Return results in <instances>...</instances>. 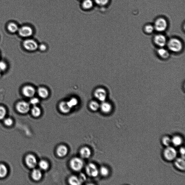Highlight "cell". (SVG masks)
I'll return each mask as SVG.
<instances>
[{
	"label": "cell",
	"instance_id": "cell-39",
	"mask_svg": "<svg viewBox=\"0 0 185 185\" xmlns=\"http://www.w3.org/2000/svg\"><path fill=\"white\" fill-rule=\"evenodd\" d=\"M39 48L40 50L43 51H46L47 49V47L44 44H41L40 45Z\"/></svg>",
	"mask_w": 185,
	"mask_h": 185
},
{
	"label": "cell",
	"instance_id": "cell-25",
	"mask_svg": "<svg viewBox=\"0 0 185 185\" xmlns=\"http://www.w3.org/2000/svg\"><path fill=\"white\" fill-rule=\"evenodd\" d=\"M8 173L7 168L3 164H0V178L6 177Z\"/></svg>",
	"mask_w": 185,
	"mask_h": 185
},
{
	"label": "cell",
	"instance_id": "cell-35",
	"mask_svg": "<svg viewBox=\"0 0 185 185\" xmlns=\"http://www.w3.org/2000/svg\"><path fill=\"white\" fill-rule=\"evenodd\" d=\"M95 2L99 6H104L108 3L109 0H94Z\"/></svg>",
	"mask_w": 185,
	"mask_h": 185
},
{
	"label": "cell",
	"instance_id": "cell-23",
	"mask_svg": "<svg viewBox=\"0 0 185 185\" xmlns=\"http://www.w3.org/2000/svg\"><path fill=\"white\" fill-rule=\"evenodd\" d=\"M7 28L8 31L12 33H15L18 31L19 28L16 23H10L8 24Z\"/></svg>",
	"mask_w": 185,
	"mask_h": 185
},
{
	"label": "cell",
	"instance_id": "cell-19",
	"mask_svg": "<svg viewBox=\"0 0 185 185\" xmlns=\"http://www.w3.org/2000/svg\"><path fill=\"white\" fill-rule=\"evenodd\" d=\"M43 175L41 171L37 169H35L33 170L32 173V177L34 180L38 181L41 180Z\"/></svg>",
	"mask_w": 185,
	"mask_h": 185
},
{
	"label": "cell",
	"instance_id": "cell-28",
	"mask_svg": "<svg viewBox=\"0 0 185 185\" xmlns=\"http://www.w3.org/2000/svg\"><path fill=\"white\" fill-rule=\"evenodd\" d=\"M67 105L70 109L73 108L76 106L78 103V101L75 98H72L67 102Z\"/></svg>",
	"mask_w": 185,
	"mask_h": 185
},
{
	"label": "cell",
	"instance_id": "cell-33",
	"mask_svg": "<svg viewBox=\"0 0 185 185\" xmlns=\"http://www.w3.org/2000/svg\"><path fill=\"white\" fill-rule=\"evenodd\" d=\"M154 28L153 26L150 25H148L145 27V31L148 34L152 33L153 32Z\"/></svg>",
	"mask_w": 185,
	"mask_h": 185
},
{
	"label": "cell",
	"instance_id": "cell-27",
	"mask_svg": "<svg viewBox=\"0 0 185 185\" xmlns=\"http://www.w3.org/2000/svg\"><path fill=\"white\" fill-rule=\"evenodd\" d=\"M39 166L42 170H46L49 168V165L47 161L45 160H42L39 163Z\"/></svg>",
	"mask_w": 185,
	"mask_h": 185
},
{
	"label": "cell",
	"instance_id": "cell-22",
	"mask_svg": "<svg viewBox=\"0 0 185 185\" xmlns=\"http://www.w3.org/2000/svg\"><path fill=\"white\" fill-rule=\"evenodd\" d=\"M32 115L35 117H38L41 115V109L37 106H34L31 110Z\"/></svg>",
	"mask_w": 185,
	"mask_h": 185
},
{
	"label": "cell",
	"instance_id": "cell-29",
	"mask_svg": "<svg viewBox=\"0 0 185 185\" xmlns=\"http://www.w3.org/2000/svg\"><path fill=\"white\" fill-rule=\"evenodd\" d=\"M90 107L91 110L95 112L98 110L100 108V105L98 102L95 101H92L90 104Z\"/></svg>",
	"mask_w": 185,
	"mask_h": 185
},
{
	"label": "cell",
	"instance_id": "cell-34",
	"mask_svg": "<svg viewBox=\"0 0 185 185\" xmlns=\"http://www.w3.org/2000/svg\"><path fill=\"white\" fill-rule=\"evenodd\" d=\"M171 142V140L169 137H167V136H165V137H163L162 139V142L164 145L168 147V146H169Z\"/></svg>",
	"mask_w": 185,
	"mask_h": 185
},
{
	"label": "cell",
	"instance_id": "cell-12",
	"mask_svg": "<svg viewBox=\"0 0 185 185\" xmlns=\"http://www.w3.org/2000/svg\"><path fill=\"white\" fill-rule=\"evenodd\" d=\"M25 161L28 167L31 169L36 167L37 164L36 158L32 154H29L27 156Z\"/></svg>",
	"mask_w": 185,
	"mask_h": 185
},
{
	"label": "cell",
	"instance_id": "cell-17",
	"mask_svg": "<svg viewBox=\"0 0 185 185\" xmlns=\"http://www.w3.org/2000/svg\"><path fill=\"white\" fill-rule=\"evenodd\" d=\"M37 93L38 95L42 98H46L49 95L48 91L45 87H39L38 89Z\"/></svg>",
	"mask_w": 185,
	"mask_h": 185
},
{
	"label": "cell",
	"instance_id": "cell-18",
	"mask_svg": "<svg viewBox=\"0 0 185 185\" xmlns=\"http://www.w3.org/2000/svg\"><path fill=\"white\" fill-rule=\"evenodd\" d=\"M157 53L159 56L163 59H167L170 57V53L167 50L161 48L157 50Z\"/></svg>",
	"mask_w": 185,
	"mask_h": 185
},
{
	"label": "cell",
	"instance_id": "cell-11",
	"mask_svg": "<svg viewBox=\"0 0 185 185\" xmlns=\"http://www.w3.org/2000/svg\"><path fill=\"white\" fill-rule=\"evenodd\" d=\"M154 42L157 46L163 48L167 43V40L165 36L159 34L155 36Z\"/></svg>",
	"mask_w": 185,
	"mask_h": 185
},
{
	"label": "cell",
	"instance_id": "cell-24",
	"mask_svg": "<svg viewBox=\"0 0 185 185\" xmlns=\"http://www.w3.org/2000/svg\"><path fill=\"white\" fill-rule=\"evenodd\" d=\"M93 6V3L92 0H84L82 3V7L85 9H91Z\"/></svg>",
	"mask_w": 185,
	"mask_h": 185
},
{
	"label": "cell",
	"instance_id": "cell-32",
	"mask_svg": "<svg viewBox=\"0 0 185 185\" xmlns=\"http://www.w3.org/2000/svg\"><path fill=\"white\" fill-rule=\"evenodd\" d=\"M100 172L101 174L104 176H107L109 174L108 169L107 167H105V166H102V167L101 168Z\"/></svg>",
	"mask_w": 185,
	"mask_h": 185
},
{
	"label": "cell",
	"instance_id": "cell-38",
	"mask_svg": "<svg viewBox=\"0 0 185 185\" xmlns=\"http://www.w3.org/2000/svg\"><path fill=\"white\" fill-rule=\"evenodd\" d=\"M78 178L81 183L84 182L87 179L86 176L83 173H81Z\"/></svg>",
	"mask_w": 185,
	"mask_h": 185
},
{
	"label": "cell",
	"instance_id": "cell-30",
	"mask_svg": "<svg viewBox=\"0 0 185 185\" xmlns=\"http://www.w3.org/2000/svg\"><path fill=\"white\" fill-rule=\"evenodd\" d=\"M7 68V65L5 62L0 61V74L4 72Z\"/></svg>",
	"mask_w": 185,
	"mask_h": 185
},
{
	"label": "cell",
	"instance_id": "cell-14",
	"mask_svg": "<svg viewBox=\"0 0 185 185\" xmlns=\"http://www.w3.org/2000/svg\"><path fill=\"white\" fill-rule=\"evenodd\" d=\"M80 156L83 159H88L91 155L92 152L90 149L87 147L82 148L80 151Z\"/></svg>",
	"mask_w": 185,
	"mask_h": 185
},
{
	"label": "cell",
	"instance_id": "cell-5",
	"mask_svg": "<svg viewBox=\"0 0 185 185\" xmlns=\"http://www.w3.org/2000/svg\"><path fill=\"white\" fill-rule=\"evenodd\" d=\"M23 46L25 49L30 51H35L38 48L37 43L34 40L32 39L25 40L23 43Z\"/></svg>",
	"mask_w": 185,
	"mask_h": 185
},
{
	"label": "cell",
	"instance_id": "cell-37",
	"mask_svg": "<svg viewBox=\"0 0 185 185\" xmlns=\"http://www.w3.org/2000/svg\"><path fill=\"white\" fill-rule=\"evenodd\" d=\"M4 122L6 126H10L12 125L13 121L11 118H8L5 119Z\"/></svg>",
	"mask_w": 185,
	"mask_h": 185
},
{
	"label": "cell",
	"instance_id": "cell-31",
	"mask_svg": "<svg viewBox=\"0 0 185 185\" xmlns=\"http://www.w3.org/2000/svg\"><path fill=\"white\" fill-rule=\"evenodd\" d=\"M6 110L5 108L2 106H0V120H2L5 117Z\"/></svg>",
	"mask_w": 185,
	"mask_h": 185
},
{
	"label": "cell",
	"instance_id": "cell-9",
	"mask_svg": "<svg viewBox=\"0 0 185 185\" xmlns=\"http://www.w3.org/2000/svg\"><path fill=\"white\" fill-rule=\"evenodd\" d=\"M94 95L97 100L103 102L105 101L107 98V93L105 89L99 88L95 91Z\"/></svg>",
	"mask_w": 185,
	"mask_h": 185
},
{
	"label": "cell",
	"instance_id": "cell-7",
	"mask_svg": "<svg viewBox=\"0 0 185 185\" xmlns=\"http://www.w3.org/2000/svg\"><path fill=\"white\" fill-rule=\"evenodd\" d=\"M86 172L90 177H95L98 175L99 171L96 166L93 163H90L86 167Z\"/></svg>",
	"mask_w": 185,
	"mask_h": 185
},
{
	"label": "cell",
	"instance_id": "cell-3",
	"mask_svg": "<svg viewBox=\"0 0 185 185\" xmlns=\"http://www.w3.org/2000/svg\"><path fill=\"white\" fill-rule=\"evenodd\" d=\"M167 27V23L164 18H160L156 20L154 23V29L158 32H162L165 31Z\"/></svg>",
	"mask_w": 185,
	"mask_h": 185
},
{
	"label": "cell",
	"instance_id": "cell-2",
	"mask_svg": "<svg viewBox=\"0 0 185 185\" xmlns=\"http://www.w3.org/2000/svg\"><path fill=\"white\" fill-rule=\"evenodd\" d=\"M70 166L73 170L76 171H80L84 166L83 161L78 157L73 158L70 161Z\"/></svg>",
	"mask_w": 185,
	"mask_h": 185
},
{
	"label": "cell",
	"instance_id": "cell-21",
	"mask_svg": "<svg viewBox=\"0 0 185 185\" xmlns=\"http://www.w3.org/2000/svg\"><path fill=\"white\" fill-rule=\"evenodd\" d=\"M69 183L72 185H80L82 184L78 177L75 176H72L69 178Z\"/></svg>",
	"mask_w": 185,
	"mask_h": 185
},
{
	"label": "cell",
	"instance_id": "cell-26",
	"mask_svg": "<svg viewBox=\"0 0 185 185\" xmlns=\"http://www.w3.org/2000/svg\"><path fill=\"white\" fill-rule=\"evenodd\" d=\"M171 142H172L174 145L176 146H178L181 145L182 144L183 141L182 139L179 136H175L173 138L171 139Z\"/></svg>",
	"mask_w": 185,
	"mask_h": 185
},
{
	"label": "cell",
	"instance_id": "cell-16",
	"mask_svg": "<svg viewBox=\"0 0 185 185\" xmlns=\"http://www.w3.org/2000/svg\"><path fill=\"white\" fill-rule=\"evenodd\" d=\"M59 107L60 112L63 113H68L70 112V110H71V109L67 105V102H61L59 104Z\"/></svg>",
	"mask_w": 185,
	"mask_h": 185
},
{
	"label": "cell",
	"instance_id": "cell-10",
	"mask_svg": "<svg viewBox=\"0 0 185 185\" xmlns=\"http://www.w3.org/2000/svg\"><path fill=\"white\" fill-rule=\"evenodd\" d=\"M22 92L25 97L31 98L36 93V90L34 87L31 85H26L23 87Z\"/></svg>",
	"mask_w": 185,
	"mask_h": 185
},
{
	"label": "cell",
	"instance_id": "cell-15",
	"mask_svg": "<svg viewBox=\"0 0 185 185\" xmlns=\"http://www.w3.org/2000/svg\"><path fill=\"white\" fill-rule=\"evenodd\" d=\"M101 110L104 113H109L112 110V105L108 102L104 101L102 102L101 104L100 105Z\"/></svg>",
	"mask_w": 185,
	"mask_h": 185
},
{
	"label": "cell",
	"instance_id": "cell-1",
	"mask_svg": "<svg viewBox=\"0 0 185 185\" xmlns=\"http://www.w3.org/2000/svg\"><path fill=\"white\" fill-rule=\"evenodd\" d=\"M167 47L169 49L174 53H179L183 48V44L178 39L173 38L168 41Z\"/></svg>",
	"mask_w": 185,
	"mask_h": 185
},
{
	"label": "cell",
	"instance_id": "cell-36",
	"mask_svg": "<svg viewBox=\"0 0 185 185\" xmlns=\"http://www.w3.org/2000/svg\"><path fill=\"white\" fill-rule=\"evenodd\" d=\"M40 101L38 98L36 97H32L30 100V103L31 105L34 106H36L39 103Z\"/></svg>",
	"mask_w": 185,
	"mask_h": 185
},
{
	"label": "cell",
	"instance_id": "cell-6",
	"mask_svg": "<svg viewBox=\"0 0 185 185\" xmlns=\"http://www.w3.org/2000/svg\"><path fill=\"white\" fill-rule=\"evenodd\" d=\"M16 109L18 112L21 114L27 113L30 109L29 104L24 101L18 102L16 105Z\"/></svg>",
	"mask_w": 185,
	"mask_h": 185
},
{
	"label": "cell",
	"instance_id": "cell-13",
	"mask_svg": "<svg viewBox=\"0 0 185 185\" xmlns=\"http://www.w3.org/2000/svg\"><path fill=\"white\" fill-rule=\"evenodd\" d=\"M68 153V149L64 145H60L57 148V153L60 157H63L66 156Z\"/></svg>",
	"mask_w": 185,
	"mask_h": 185
},
{
	"label": "cell",
	"instance_id": "cell-40",
	"mask_svg": "<svg viewBox=\"0 0 185 185\" xmlns=\"http://www.w3.org/2000/svg\"><path fill=\"white\" fill-rule=\"evenodd\" d=\"M180 152L181 153V156H182V158L185 159V149L184 148H181L180 150Z\"/></svg>",
	"mask_w": 185,
	"mask_h": 185
},
{
	"label": "cell",
	"instance_id": "cell-8",
	"mask_svg": "<svg viewBox=\"0 0 185 185\" xmlns=\"http://www.w3.org/2000/svg\"><path fill=\"white\" fill-rule=\"evenodd\" d=\"M18 33L20 36L23 38L29 37L33 35V29L30 26H24L21 27L18 30Z\"/></svg>",
	"mask_w": 185,
	"mask_h": 185
},
{
	"label": "cell",
	"instance_id": "cell-20",
	"mask_svg": "<svg viewBox=\"0 0 185 185\" xmlns=\"http://www.w3.org/2000/svg\"><path fill=\"white\" fill-rule=\"evenodd\" d=\"M175 164L178 169L181 170H184L185 168L184 159L182 158H178L175 161Z\"/></svg>",
	"mask_w": 185,
	"mask_h": 185
},
{
	"label": "cell",
	"instance_id": "cell-4",
	"mask_svg": "<svg viewBox=\"0 0 185 185\" xmlns=\"http://www.w3.org/2000/svg\"><path fill=\"white\" fill-rule=\"evenodd\" d=\"M164 157L168 161H171L175 159L177 152L174 148L168 147L164 149Z\"/></svg>",
	"mask_w": 185,
	"mask_h": 185
}]
</instances>
